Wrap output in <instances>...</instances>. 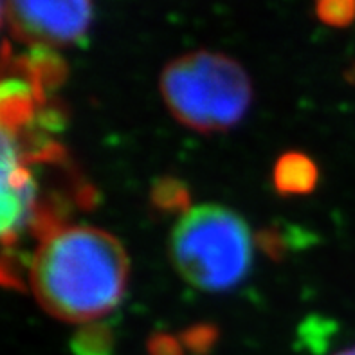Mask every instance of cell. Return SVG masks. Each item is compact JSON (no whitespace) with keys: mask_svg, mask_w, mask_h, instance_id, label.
Masks as SVG:
<instances>
[{"mask_svg":"<svg viewBox=\"0 0 355 355\" xmlns=\"http://www.w3.org/2000/svg\"><path fill=\"white\" fill-rule=\"evenodd\" d=\"M56 112L47 96L20 74H0V245L9 248L27 231L40 239L62 224L40 197L38 170L65 161L49 132Z\"/></svg>","mask_w":355,"mask_h":355,"instance_id":"1","label":"cell"},{"mask_svg":"<svg viewBox=\"0 0 355 355\" xmlns=\"http://www.w3.org/2000/svg\"><path fill=\"white\" fill-rule=\"evenodd\" d=\"M254 239L239 213L216 204L195 206L171 231L170 257L189 285L222 293L249 275Z\"/></svg>","mask_w":355,"mask_h":355,"instance_id":"4","label":"cell"},{"mask_svg":"<svg viewBox=\"0 0 355 355\" xmlns=\"http://www.w3.org/2000/svg\"><path fill=\"white\" fill-rule=\"evenodd\" d=\"M318 170L314 162L302 153H287L278 161L275 170V184L279 193L305 195L314 188Z\"/></svg>","mask_w":355,"mask_h":355,"instance_id":"6","label":"cell"},{"mask_svg":"<svg viewBox=\"0 0 355 355\" xmlns=\"http://www.w3.org/2000/svg\"><path fill=\"white\" fill-rule=\"evenodd\" d=\"M121 242L85 224H58L36 240L27 278L47 314L67 323H90L112 312L128 284Z\"/></svg>","mask_w":355,"mask_h":355,"instance_id":"2","label":"cell"},{"mask_svg":"<svg viewBox=\"0 0 355 355\" xmlns=\"http://www.w3.org/2000/svg\"><path fill=\"white\" fill-rule=\"evenodd\" d=\"M336 355H355V347L348 348V350H343V352H339V354H336Z\"/></svg>","mask_w":355,"mask_h":355,"instance_id":"9","label":"cell"},{"mask_svg":"<svg viewBox=\"0 0 355 355\" xmlns=\"http://www.w3.org/2000/svg\"><path fill=\"white\" fill-rule=\"evenodd\" d=\"M318 17L330 26H348L355 18V0H318Z\"/></svg>","mask_w":355,"mask_h":355,"instance_id":"7","label":"cell"},{"mask_svg":"<svg viewBox=\"0 0 355 355\" xmlns=\"http://www.w3.org/2000/svg\"><path fill=\"white\" fill-rule=\"evenodd\" d=\"M161 92L177 121L197 132H224L248 114L252 87L239 62L220 53L197 51L170 62Z\"/></svg>","mask_w":355,"mask_h":355,"instance_id":"3","label":"cell"},{"mask_svg":"<svg viewBox=\"0 0 355 355\" xmlns=\"http://www.w3.org/2000/svg\"><path fill=\"white\" fill-rule=\"evenodd\" d=\"M4 17H6L4 0H0V31H2V26H4ZM4 47H6V45H4Z\"/></svg>","mask_w":355,"mask_h":355,"instance_id":"8","label":"cell"},{"mask_svg":"<svg viewBox=\"0 0 355 355\" xmlns=\"http://www.w3.org/2000/svg\"><path fill=\"white\" fill-rule=\"evenodd\" d=\"M11 35L29 47L80 44L92 22V0H8Z\"/></svg>","mask_w":355,"mask_h":355,"instance_id":"5","label":"cell"}]
</instances>
